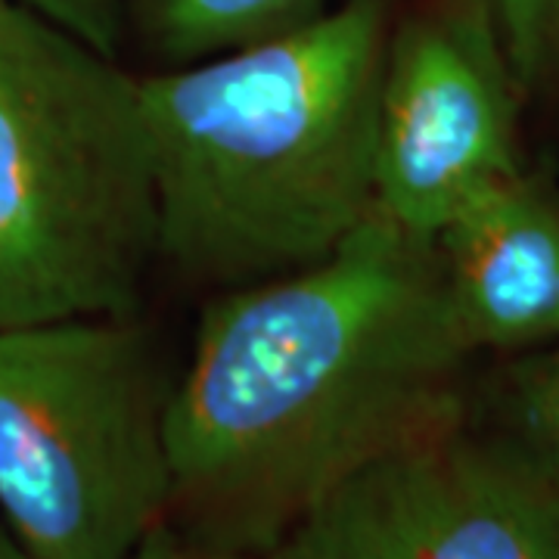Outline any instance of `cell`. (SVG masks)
<instances>
[{
    "instance_id": "1",
    "label": "cell",
    "mask_w": 559,
    "mask_h": 559,
    "mask_svg": "<svg viewBox=\"0 0 559 559\" xmlns=\"http://www.w3.org/2000/svg\"><path fill=\"white\" fill-rule=\"evenodd\" d=\"M436 252L373 212L333 255L205 305L168 401L171 516L259 559L358 469L460 423Z\"/></svg>"
},
{
    "instance_id": "2",
    "label": "cell",
    "mask_w": 559,
    "mask_h": 559,
    "mask_svg": "<svg viewBox=\"0 0 559 559\" xmlns=\"http://www.w3.org/2000/svg\"><path fill=\"white\" fill-rule=\"evenodd\" d=\"M389 0L140 79L159 259L215 293L333 255L377 212Z\"/></svg>"
},
{
    "instance_id": "3",
    "label": "cell",
    "mask_w": 559,
    "mask_h": 559,
    "mask_svg": "<svg viewBox=\"0 0 559 559\" xmlns=\"http://www.w3.org/2000/svg\"><path fill=\"white\" fill-rule=\"evenodd\" d=\"M156 259L140 79L0 0V326L128 318Z\"/></svg>"
},
{
    "instance_id": "4",
    "label": "cell",
    "mask_w": 559,
    "mask_h": 559,
    "mask_svg": "<svg viewBox=\"0 0 559 559\" xmlns=\"http://www.w3.org/2000/svg\"><path fill=\"white\" fill-rule=\"evenodd\" d=\"M128 318L0 326V516L35 559H128L171 520L168 401Z\"/></svg>"
},
{
    "instance_id": "5",
    "label": "cell",
    "mask_w": 559,
    "mask_h": 559,
    "mask_svg": "<svg viewBox=\"0 0 559 559\" xmlns=\"http://www.w3.org/2000/svg\"><path fill=\"white\" fill-rule=\"evenodd\" d=\"M520 81L476 0L392 25L377 109V212L436 240L481 193L522 175Z\"/></svg>"
},
{
    "instance_id": "6",
    "label": "cell",
    "mask_w": 559,
    "mask_h": 559,
    "mask_svg": "<svg viewBox=\"0 0 559 559\" xmlns=\"http://www.w3.org/2000/svg\"><path fill=\"white\" fill-rule=\"evenodd\" d=\"M259 559H559V491L457 423L348 476Z\"/></svg>"
},
{
    "instance_id": "7",
    "label": "cell",
    "mask_w": 559,
    "mask_h": 559,
    "mask_svg": "<svg viewBox=\"0 0 559 559\" xmlns=\"http://www.w3.org/2000/svg\"><path fill=\"white\" fill-rule=\"evenodd\" d=\"M460 333L479 348L559 342V200L525 171L469 202L436 237Z\"/></svg>"
},
{
    "instance_id": "8",
    "label": "cell",
    "mask_w": 559,
    "mask_h": 559,
    "mask_svg": "<svg viewBox=\"0 0 559 559\" xmlns=\"http://www.w3.org/2000/svg\"><path fill=\"white\" fill-rule=\"evenodd\" d=\"M121 7L124 28L131 25L171 69L299 28L326 10V0H121Z\"/></svg>"
},
{
    "instance_id": "9",
    "label": "cell",
    "mask_w": 559,
    "mask_h": 559,
    "mask_svg": "<svg viewBox=\"0 0 559 559\" xmlns=\"http://www.w3.org/2000/svg\"><path fill=\"white\" fill-rule=\"evenodd\" d=\"M507 414L510 441L559 491V342L513 367Z\"/></svg>"
},
{
    "instance_id": "10",
    "label": "cell",
    "mask_w": 559,
    "mask_h": 559,
    "mask_svg": "<svg viewBox=\"0 0 559 559\" xmlns=\"http://www.w3.org/2000/svg\"><path fill=\"white\" fill-rule=\"evenodd\" d=\"M498 32L522 91L559 72V0H476Z\"/></svg>"
},
{
    "instance_id": "11",
    "label": "cell",
    "mask_w": 559,
    "mask_h": 559,
    "mask_svg": "<svg viewBox=\"0 0 559 559\" xmlns=\"http://www.w3.org/2000/svg\"><path fill=\"white\" fill-rule=\"evenodd\" d=\"M44 20L66 28L106 57H119L124 38V7L121 0H20Z\"/></svg>"
},
{
    "instance_id": "12",
    "label": "cell",
    "mask_w": 559,
    "mask_h": 559,
    "mask_svg": "<svg viewBox=\"0 0 559 559\" xmlns=\"http://www.w3.org/2000/svg\"><path fill=\"white\" fill-rule=\"evenodd\" d=\"M128 559H249L240 554H230V550H221L212 547L205 540L187 535L183 528L165 522L159 525L150 538L140 544L138 550Z\"/></svg>"
},
{
    "instance_id": "13",
    "label": "cell",
    "mask_w": 559,
    "mask_h": 559,
    "mask_svg": "<svg viewBox=\"0 0 559 559\" xmlns=\"http://www.w3.org/2000/svg\"><path fill=\"white\" fill-rule=\"evenodd\" d=\"M0 559H35L20 540L13 538V532L7 525H0Z\"/></svg>"
}]
</instances>
